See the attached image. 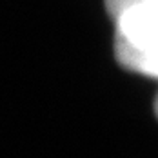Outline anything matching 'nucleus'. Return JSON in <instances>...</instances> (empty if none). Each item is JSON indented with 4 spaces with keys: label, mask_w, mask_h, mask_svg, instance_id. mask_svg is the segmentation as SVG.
<instances>
[{
    "label": "nucleus",
    "mask_w": 158,
    "mask_h": 158,
    "mask_svg": "<svg viewBox=\"0 0 158 158\" xmlns=\"http://www.w3.org/2000/svg\"><path fill=\"white\" fill-rule=\"evenodd\" d=\"M114 55L124 67L158 78V0H142L114 16Z\"/></svg>",
    "instance_id": "nucleus-1"
},
{
    "label": "nucleus",
    "mask_w": 158,
    "mask_h": 158,
    "mask_svg": "<svg viewBox=\"0 0 158 158\" xmlns=\"http://www.w3.org/2000/svg\"><path fill=\"white\" fill-rule=\"evenodd\" d=\"M138 2H142V0H106V7H107L109 15L114 18V16L120 15L122 11L129 9L131 6H135Z\"/></svg>",
    "instance_id": "nucleus-2"
},
{
    "label": "nucleus",
    "mask_w": 158,
    "mask_h": 158,
    "mask_svg": "<svg viewBox=\"0 0 158 158\" xmlns=\"http://www.w3.org/2000/svg\"><path fill=\"white\" fill-rule=\"evenodd\" d=\"M155 114H156V118H158V96H156V100H155Z\"/></svg>",
    "instance_id": "nucleus-3"
}]
</instances>
